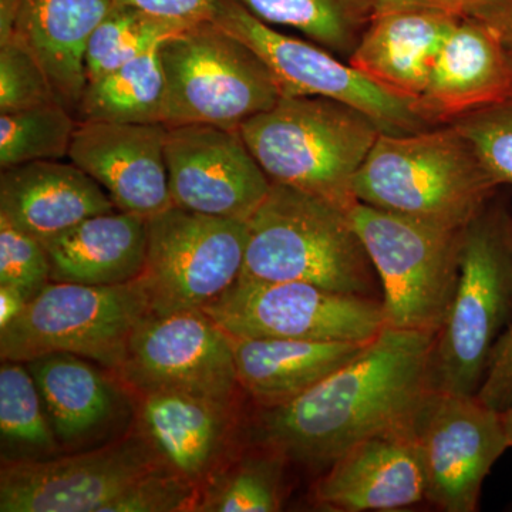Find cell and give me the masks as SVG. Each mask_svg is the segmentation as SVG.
Listing matches in <instances>:
<instances>
[{
	"mask_svg": "<svg viewBox=\"0 0 512 512\" xmlns=\"http://www.w3.org/2000/svg\"><path fill=\"white\" fill-rule=\"evenodd\" d=\"M165 163L171 202L183 210L249 221L271 190L239 128L167 127Z\"/></svg>",
	"mask_w": 512,
	"mask_h": 512,
	"instance_id": "obj_15",
	"label": "cell"
},
{
	"mask_svg": "<svg viewBox=\"0 0 512 512\" xmlns=\"http://www.w3.org/2000/svg\"><path fill=\"white\" fill-rule=\"evenodd\" d=\"M248 229L239 278L306 282L329 291L380 299L379 276L350 211L308 192L272 183L248 221Z\"/></svg>",
	"mask_w": 512,
	"mask_h": 512,
	"instance_id": "obj_3",
	"label": "cell"
},
{
	"mask_svg": "<svg viewBox=\"0 0 512 512\" xmlns=\"http://www.w3.org/2000/svg\"><path fill=\"white\" fill-rule=\"evenodd\" d=\"M116 210L109 194L73 163L33 161L0 175V217L42 242Z\"/></svg>",
	"mask_w": 512,
	"mask_h": 512,
	"instance_id": "obj_21",
	"label": "cell"
},
{
	"mask_svg": "<svg viewBox=\"0 0 512 512\" xmlns=\"http://www.w3.org/2000/svg\"><path fill=\"white\" fill-rule=\"evenodd\" d=\"M28 303L15 289L0 286V330L15 322L25 311Z\"/></svg>",
	"mask_w": 512,
	"mask_h": 512,
	"instance_id": "obj_40",
	"label": "cell"
},
{
	"mask_svg": "<svg viewBox=\"0 0 512 512\" xmlns=\"http://www.w3.org/2000/svg\"><path fill=\"white\" fill-rule=\"evenodd\" d=\"M19 6L20 0H0V45L12 39Z\"/></svg>",
	"mask_w": 512,
	"mask_h": 512,
	"instance_id": "obj_41",
	"label": "cell"
},
{
	"mask_svg": "<svg viewBox=\"0 0 512 512\" xmlns=\"http://www.w3.org/2000/svg\"><path fill=\"white\" fill-rule=\"evenodd\" d=\"M158 464L138 433L70 456L3 461L0 511L103 512Z\"/></svg>",
	"mask_w": 512,
	"mask_h": 512,
	"instance_id": "obj_14",
	"label": "cell"
},
{
	"mask_svg": "<svg viewBox=\"0 0 512 512\" xmlns=\"http://www.w3.org/2000/svg\"><path fill=\"white\" fill-rule=\"evenodd\" d=\"M271 26L301 32L348 62L377 13V0H235Z\"/></svg>",
	"mask_w": 512,
	"mask_h": 512,
	"instance_id": "obj_27",
	"label": "cell"
},
{
	"mask_svg": "<svg viewBox=\"0 0 512 512\" xmlns=\"http://www.w3.org/2000/svg\"><path fill=\"white\" fill-rule=\"evenodd\" d=\"M202 311L231 338L367 343L386 328L380 299L306 282L239 278Z\"/></svg>",
	"mask_w": 512,
	"mask_h": 512,
	"instance_id": "obj_11",
	"label": "cell"
},
{
	"mask_svg": "<svg viewBox=\"0 0 512 512\" xmlns=\"http://www.w3.org/2000/svg\"><path fill=\"white\" fill-rule=\"evenodd\" d=\"M382 285L386 328L437 333L460 275L463 229H446L357 202L350 210Z\"/></svg>",
	"mask_w": 512,
	"mask_h": 512,
	"instance_id": "obj_7",
	"label": "cell"
},
{
	"mask_svg": "<svg viewBox=\"0 0 512 512\" xmlns=\"http://www.w3.org/2000/svg\"><path fill=\"white\" fill-rule=\"evenodd\" d=\"M498 2L501 0H377V13L423 8L443 10L460 18H480Z\"/></svg>",
	"mask_w": 512,
	"mask_h": 512,
	"instance_id": "obj_38",
	"label": "cell"
},
{
	"mask_svg": "<svg viewBox=\"0 0 512 512\" xmlns=\"http://www.w3.org/2000/svg\"><path fill=\"white\" fill-rule=\"evenodd\" d=\"M50 282L52 269L43 242L0 217V286L15 289L30 302Z\"/></svg>",
	"mask_w": 512,
	"mask_h": 512,
	"instance_id": "obj_33",
	"label": "cell"
},
{
	"mask_svg": "<svg viewBox=\"0 0 512 512\" xmlns=\"http://www.w3.org/2000/svg\"><path fill=\"white\" fill-rule=\"evenodd\" d=\"M140 284L150 313L204 309L241 276L247 221L210 217L171 205L147 220Z\"/></svg>",
	"mask_w": 512,
	"mask_h": 512,
	"instance_id": "obj_9",
	"label": "cell"
},
{
	"mask_svg": "<svg viewBox=\"0 0 512 512\" xmlns=\"http://www.w3.org/2000/svg\"><path fill=\"white\" fill-rule=\"evenodd\" d=\"M367 343L232 338L242 392L258 407L291 402L348 365Z\"/></svg>",
	"mask_w": 512,
	"mask_h": 512,
	"instance_id": "obj_25",
	"label": "cell"
},
{
	"mask_svg": "<svg viewBox=\"0 0 512 512\" xmlns=\"http://www.w3.org/2000/svg\"><path fill=\"white\" fill-rule=\"evenodd\" d=\"M500 37L505 52L512 62V0H501L480 16Z\"/></svg>",
	"mask_w": 512,
	"mask_h": 512,
	"instance_id": "obj_39",
	"label": "cell"
},
{
	"mask_svg": "<svg viewBox=\"0 0 512 512\" xmlns=\"http://www.w3.org/2000/svg\"><path fill=\"white\" fill-rule=\"evenodd\" d=\"M114 0H20L12 39L45 70L57 100L76 116L87 86L84 55Z\"/></svg>",
	"mask_w": 512,
	"mask_h": 512,
	"instance_id": "obj_22",
	"label": "cell"
},
{
	"mask_svg": "<svg viewBox=\"0 0 512 512\" xmlns=\"http://www.w3.org/2000/svg\"><path fill=\"white\" fill-rule=\"evenodd\" d=\"M167 84L160 47L87 83L77 121L164 124Z\"/></svg>",
	"mask_w": 512,
	"mask_h": 512,
	"instance_id": "obj_26",
	"label": "cell"
},
{
	"mask_svg": "<svg viewBox=\"0 0 512 512\" xmlns=\"http://www.w3.org/2000/svg\"><path fill=\"white\" fill-rule=\"evenodd\" d=\"M501 419H503V426L505 437H507L508 447L512 448V407L501 412Z\"/></svg>",
	"mask_w": 512,
	"mask_h": 512,
	"instance_id": "obj_42",
	"label": "cell"
},
{
	"mask_svg": "<svg viewBox=\"0 0 512 512\" xmlns=\"http://www.w3.org/2000/svg\"><path fill=\"white\" fill-rule=\"evenodd\" d=\"M160 57L167 84L165 127L239 128L281 97L264 60L211 19L165 40Z\"/></svg>",
	"mask_w": 512,
	"mask_h": 512,
	"instance_id": "obj_6",
	"label": "cell"
},
{
	"mask_svg": "<svg viewBox=\"0 0 512 512\" xmlns=\"http://www.w3.org/2000/svg\"><path fill=\"white\" fill-rule=\"evenodd\" d=\"M470 141L498 187H512V93L450 123Z\"/></svg>",
	"mask_w": 512,
	"mask_h": 512,
	"instance_id": "obj_32",
	"label": "cell"
},
{
	"mask_svg": "<svg viewBox=\"0 0 512 512\" xmlns=\"http://www.w3.org/2000/svg\"><path fill=\"white\" fill-rule=\"evenodd\" d=\"M434 333L384 328L348 365L291 402L258 407L249 443L325 471L359 441L409 423L429 390Z\"/></svg>",
	"mask_w": 512,
	"mask_h": 512,
	"instance_id": "obj_1",
	"label": "cell"
},
{
	"mask_svg": "<svg viewBox=\"0 0 512 512\" xmlns=\"http://www.w3.org/2000/svg\"><path fill=\"white\" fill-rule=\"evenodd\" d=\"M511 93L512 62L500 37L484 20L463 18L440 47L414 109L430 126H444Z\"/></svg>",
	"mask_w": 512,
	"mask_h": 512,
	"instance_id": "obj_19",
	"label": "cell"
},
{
	"mask_svg": "<svg viewBox=\"0 0 512 512\" xmlns=\"http://www.w3.org/2000/svg\"><path fill=\"white\" fill-rule=\"evenodd\" d=\"M242 137L271 183L350 211L356 175L382 133L366 113L326 97L281 96L245 121Z\"/></svg>",
	"mask_w": 512,
	"mask_h": 512,
	"instance_id": "obj_4",
	"label": "cell"
},
{
	"mask_svg": "<svg viewBox=\"0 0 512 512\" xmlns=\"http://www.w3.org/2000/svg\"><path fill=\"white\" fill-rule=\"evenodd\" d=\"M116 376L136 394L180 392L238 403L244 393L232 338L202 309L148 313Z\"/></svg>",
	"mask_w": 512,
	"mask_h": 512,
	"instance_id": "obj_13",
	"label": "cell"
},
{
	"mask_svg": "<svg viewBox=\"0 0 512 512\" xmlns=\"http://www.w3.org/2000/svg\"><path fill=\"white\" fill-rule=\"evenodd\" d=\"M77 123L72 111L57 101L0 114V167L69 156Z\"/></svg>",
	"mask_w": 512,
	"mask_h": 512,
	"instance_id": "obj_31",
	"label": "cell"
},
{
	"mask_svg": "<svg viewBox=\"0 0 512 512\" xmlns=\"http://www.w3.org/2000/svg\"><path fill=\"white\" fill-rule=\"evenodd\" d=\"M332 511H394L426 500V476L409 423L359 441L333 461L313 487Z\"/></svg>",
	"mask_w": 512,
	"mask_h": 512,
	"instance_id": "obj_18",
	"label": "cell"
},
{
	"mask_svg": "<svg viewBox=\"0 0 512 512\" xmlns=\"http://www.w3.org/2000/svg\"><path fill=\"white\" fill-rule=\"evenodd\" d=\"M96 365L72 353L26 362L60 446L89 443L119 419L124 396L107 369Z\"/></svg>",
	"mask_w": 512,
	"mask_h": 512,
	"instance_id": "obj_24",
	"label": "cell"
},
{
	"mask_svg": "<svg viewBox=\"0 0 512 512\" xmlns=\"http://www.w3.org/2000/svg\"><path fill=\"white\" fill-rule=\"evenodd\" d=\"M477 396L500 413L512 407V318L494 345Z\"/></svg>",
	"mask_w": 512,
	"mask_h": 512,
	"instance_id": "obj_36",
	"label": "cell"
},
{
	"mask_svg": "<svg viewBox=\"0 0 512 512\" xmlns=\"http://www.w3.org/2000/svg\"><path fill=\"white\" fill-rule=\"evenodd\" d=\"M0 437L3 461L39 460L59 453L60 443L47 417L32 373L23 362L2 360Z\"/></svg>",
	"mask_w": 512,
	"mask_h": 512,
	"instance_id": "obj_29",
	"label": "cell"
},
{
	"mask_svg": "<svg viewBox=\"0 0 512 512\" xmlns=\"http://www.w3.org/2000/svg\"><path fill=\"white\" fill-rule=\"evenodd\" d=\"M198 491L200 487L158 464L117 495L103 512L194 511Z\"/></svg>",
	"mask_w": 512,
	"mask_h": 512,
	"instance_id": "obj_35",
	"label": "cell"
},
{
	"mask_svg": "<svg viewBox=\"0 0 512 512\" xmlns=\"http://www.w3.org/2000/svg\"><path fill=\"white\" fill-rule=\"evenodd\" d=\"M56 101L60 103L36 57L15 39L0 45V114Z\"/></svg>",
	"mask_w": 512,
	"mask_h": 512,
	"instance_id": "obj_34",
	"label": "cell"
},
{
	"mask_svg": "<svg viewBox=\"0 0 512 512\" xmlns=\"http://www.w3.org/2000/svg\"><path fill=\"white\" fill-rule=\"evenodd\" d=\"M187 28L190 26L114 3L87 42L84 55L87 83L157 49Z\"/></svg>",
	"mask_w": 512,
	"mask_h": 512,
	"instance_id": "obj_30",
	"label": "cell"
},
{
	"mask_svg": "<svg viewBox=\"0 0 512 512\" xmlns=\"http://www.w3.org/2000/svg\"><path fill=\"white\" fill-rule=\"evenodd\" d=\"M237 404L180 392L137 393L138 434L164 467L201 487L235 456Z\"/></svg>",
	"mask_w": 512,
	"mask_h": 512,
	"instance_id": "obj_17",
	"label": "cell"
},
{
	"mask_svg": "<svg viewBox=\"0 0 512 512\" xmlns=\"http://www.w3.org/2000/svg\"><path fill=\"white\" fill-rule=\"evenodd\" d=\"M498 185L451 124L380 133L355 180L357 201L446 229H464Z\"/></svg>",
	"mask_w": 512,
	"mask_h": 512,
	"instance_id": "obj_2",
	"label": "cell"
},
{
	"mask_svg": "<svg viewBox=\"0 0 512 512\" xmlns=\"http://www.w3.org/2000/svg\"><path fill=\"white\" fill-rule=\"evenodd\" d=\"M147 242V218L117 210L87 218L43 245L52 282L111 286L140 278Z\"/></svg>",
	"mask_w": 512,
	"mask_h": 512,
	"instance_id": "obj_23",
	"label": "cell"
},
{
	"mask_svg": "<svg viewBox=\"0 0 512 512\" xmlns=\"http://www.w3.org/2000/svg\"><path fill=\"white\" fill-rule=\"evenodd\" d=\"M167 130L164 124L79 121L67 157L109 194L117 210L148 220L173 205Z\"/></svg>",
	"mask_w": 512,
	"mask_h": 512,
	"instance_id": "obj_16",
	"label": "cell"
},
{
	"mask_svg": "<svg viewBox=\"0 0 512 512\" xmlns=\"http://www.w3.org/2000/svg\"><path fill=\"white\" fill-rule=\"evenodd\" d=\"M426 476V501L446 512L478 510L481 488L508 450L501 413L477 394L427 390L409 421Z\"/></svg>",
	"mask_w": 512,
	"mask_h": 512,
	"instance_id": "obj_12",
	"label": "cell"
},
{
	"mask_svg": "<svg viewBox=\"0 0 512 512\" xmlns=\"http://www.w3.org/2000/svg\"><path fill=\"white\" fill-rule=\"evenodd\" d=\"M512 318V215L493 198L463 229L453 303L429 360V389L477 394Z\"/></svg>",
	"mask_w": 512,
	"mask_h": 512,
	"instance_id": "obj_5",
	"label": "cell"
},
{
	"mask_svg": "<svg viewBox=\"0 0 512 512\" xmlns=\"http://www.w3.org/2000/svg\"><path fill=\"white\" fill-rule=\"evenodd\" d=\"M210 19L264 60L281 96L342 101L375 120L383 133L409 134L433 127L410 101L377 86L325 47L279 32L235 0H218Z\"/></svg>",
	"mask_w": 512,
	"mask_h": 512,
	"instance_id": "obj_10",
	"label": "cell"
},
{
	"mask_svg": "<svg viewBox=\"0 0 512 512\" xmlns=\"http://www.w3.org/2000/svg\"><path fill=\"white\" fill-rule=\"evenodd\" d=\"M148 313L138 279L111 286L50 282L0 330V357L26 363L49 353H72L116 375L134 330Z\"/></svg>",
	"mask_w": 512,
	"mask_h": 512,
	"instance_id": "obj_8",
	"label": "cell"
},
{
	"mask_svg": "<svg viewBox=\"0 0 512 512\" xmlns=\"http://www.w3.org/2000/svg\"><path fill=\"white\" fill-rule=\"evenodd\" d=\"M218 0H114L117 5L133 6L181 25L192 26L211 18Z\"/></svg>",
	"mask_w": 512,
	"mask_h": 512,
	"instance_id": "obj_37",
	"label": "cell"
},
{
	"mask_svg": "<svg viewBox=\"0 0 512 512\" xmlns=\"http://www.w3.org/2000/svg\"><path fill=\"white\" fill-rule=\"evenodd\" d=\"M460 19L443 10L423 8L376 13L348 63L414 106L426 89L440 47Z\"/></svg>",
	"mask_w": 512,
	"mask_h": 512,
	"instance_id": "obj_20",
	"label": "cell"
},
{
	"mask_svg": "<svg viewBox=\"0 0 512 512\" xmlns=\"http://www.w3.org/2000/svg\"><path fill=\"white\" fill-rule=\"evenodd\" d=\"M289 460L274 448L255 446L222 464L198 491L195 512L282 510Z\"/></svg>",
	"mask_w": 512,
	"mask_h": 512,
	"instance_id": "obj_28",
	"label": "cell"
}]
</instances>
